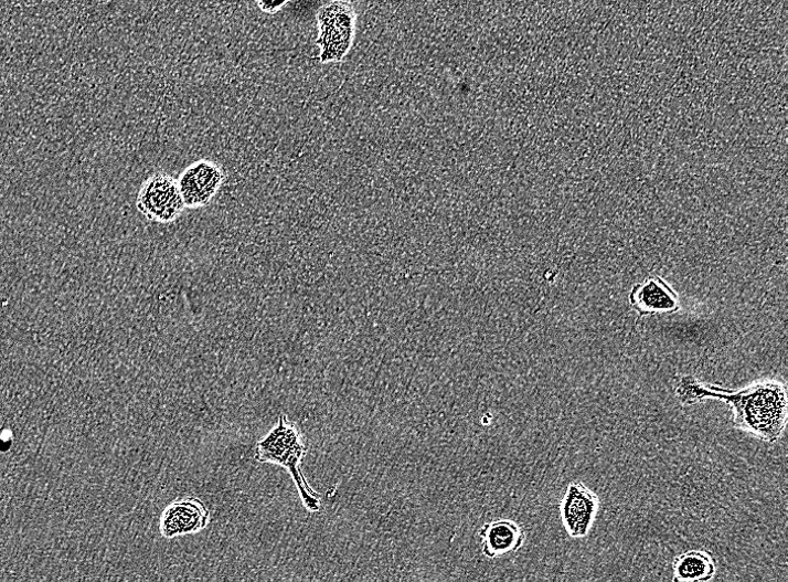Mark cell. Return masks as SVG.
<instances>
[{"instance_id":"6da1fadb","label":"cell","mask_w":788,"mask_h":582,"mask_svg":"<svg viewBox=\"0 0 788 582\" xmlns=\"http://www.w3.org/2000/svg\"><path fill=\"white\" fill-rule=\"evenodd\" d=\"M675 395L683 404L707 399L726 401L734 409L735 427L767 443H776L786 426L787 389L776 380H760L731 390L685 375L679 380Z\"/></svg>"},{"instance_id":"7a4b0ae2","label":"cell","mask_w":788,"mask_h":582,"mask_svg":"<svg viewBox=\"0 0 788 582\" xmlns=\"http://www.w3.org/2000/svg\"><path fill=\"white\" fill-rule=\"evenodd\" d=\"M308 448L299 430L287 415H279L277 425L256 445L255 459L284 467L291 476L302 506L309 512L321 510V496L306 480L300 464Z\"/></svg>"},{"instance_id":"3957f363","label":"cell","mask_w":788,"mask_h":582,"mask_svg":"<svg viewBox=\"0 0 788 582\" xmlns=\"http://www.w3.org/2000/svg\"><path fill=\"white\" fill-rule=\"evenodd\" d=\"M322 63L340 62L352 47L355 34L356 15L353 7L337 0L323 8L318 15Z\"/></svg>"},{"instance_id":"277c9868","label":"cell","mask_w":788,"mask_h":582,"mask_svg":"<svg viewBox=\"0 0 788 582\" xmlns=\"http://www.w3.org/2000/svg\"><path fill=\"white\" fill-rule=\"evenodd\" d=\"M136 207L146 219L157 223H172L185 209L178 181L164 173L152 174L142 183Z\"/></svg>"},{"instance_id":"5b68a950","label":"cell","mask_w":788,"mask_h":582,"mask_svg":"<svg viewBox=\"0 0 788 582\" xmlns=\"http://www.w3.org/2000/svg\"><path fill=\"white\" fill-rule=\"evenodd\" d=\"M223 181L224 173L217 163L207 159L191 163L178 181L185 208L207 207L219 193Z\"/></svg>"},{"instance_id":"8992f818","label":"cell","mask_w":788,"mask_h":582,"mask_svg":"<svg viewBox=\"0 0 788 582\" xmlns=\"http://www.w3.org/2000/svg\"><path fill=\"white\" fill-rule=\"evenodd\" d=\"M599 500L595 493L582 483H571L562 502V519L573 538L588 535L597 516Z\"/></svg>"},{"instance_id":"52a82bcc","label":"cell","mask_w":788,"mask_h":582,"mask_svg":"<svg viewBox=\"0 0 788 582\" xmlns=\"http://www.w3.org/2000/svg\"><path fill=\"white\" fill-rule=\"evenodd\" d=\"M210 523V512L195 497L183 498L172 504L162 515L161 535L167 539L195 535Z\"/></svg>"},{"instance_id":"ba28073f","label":"cell","mask_w":788,"mask_h":582,"mask_svg":"<svg viewBox=\"0 0 788 582\" xmlns=\"http://www.w3.org/2000/svg\"><path fill=\"white\" fill-rule=\"evenodd\" d=\"M482 552L487 558L499 559L519 551L525 535L522 527L513 520L499 519L486 523L481 531Z\"/></svg>"},{"instance_id":"9c48e42d","label":"cell","mask_w":788,"mask_h":582,"mask_svg":"<svg viewBox=\"0 0 788 582\" xmlns=\"http://www.w3.org/2000/svg\"><path fill=\"white\" fill-rule=\"evenodd\" d=\"M630 303L642 315L669 314L680 308L677 294L661 278L637 285L630 294Z\"/></svg>"},{"instance_id":"30bf717a","label":"cell","mask_w":788,"mask_h":582,"mask_svg":"<svg viewBox=\"0 0 788 582\" xmlns=\"http://www.w3.org/2000/svg\"><path fill=\"white\" fill-rule=\"evenodd\" d=\"M673 573L674 581H709L716 573V564L711 553L689 551L677 557L673 563Z\"/></svg>"},{"instance_id":"8fae6325","label":"cell","mask_w":788,"mask_h":582,"mask_svg":"<svg viewBox=\"0 0 788 582\" xmlns=\"http://www.w3.org/2000/svg\"><path fill=\"white\" fill-rule=\"evenodd\" d=\"M288 0H259V6L264 12L276 13L279 11Z\"/></svg>"},{"instance_id":"7c38bea8","label":"cell","mask_w":788,"mask_h":582,"mask_svg":"<svg viewBox=\"0 0 788 582\" xmlns=\"http://www.w3.org/2000/svg\"><path fill=\"white\" fill-rule=\"evenodd\" d=\"M343 2H345V0H343Z\"/></svg>"}]
</instances>
